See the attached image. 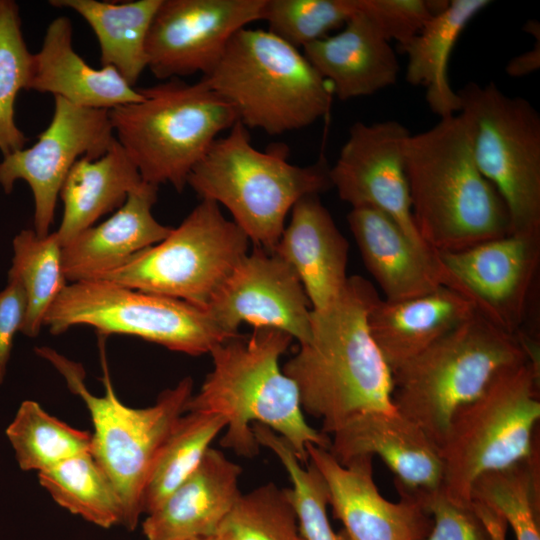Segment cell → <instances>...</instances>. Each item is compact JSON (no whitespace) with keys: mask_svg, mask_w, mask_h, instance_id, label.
I'll use <instances>...</instances> for the list:
<instances>
[{"mask_svg":"<svg viewBox=\"0 0 540 540\" xmlns=\"http://www.w3.org/2000/svg\"><path fill=\"white\" fill-rule=\"evenodd\" d=\"M379 299L370 281L349 277L336 299L311 311L309 339L282 368L298 388L303 412L320 419L328 437L360 414L396 410L392 372L368 327Z\"/></svg>","mask_w":540,"mask_h":540,"instance_id":"obj_1","label":"cell"},{"mask_svg":"<svg viewBox=\"0 0 540 540\" xmlns=\"http://www.w3.org/2000/svg\"><path fill=\"white\" fill-rule=\"evenodd\" d=\"M293 338L275 328H254L216 345L213 368L185 411H205L226 421L220 445L252 458L259 447L252 425L262 424L286 440L303 464L310 445L329 449L330 438L305 419L295 382L279 366Z\"/></svg>","mask_w":540,"mask_h":540,"instance_id":"obj_2","label":"cell"},{"mask_svg":"<svg viewBox=\"0 0 540 540\" xmlns=\"http://www.w3.org/2000/svg\"><path fill=\"white\" fill-rule=\"evenodd\" d=\"M405 162L414 223L432 251H459L510 233L505 203L478 169L460 113L411 134Z\"/></svg>","mask_w":540,"mask_h":540,"instance_id":"obj_3","label":"cell"},{"mask_svg":"<svg viewBox=\"0 0 540 540\" xmlns=\"http://www.w3.org/2000/svg\"><path fill=\"white\" fill-rule=\"evenodd\" d=\"M329 170L323 159L307 166L291 164L286 146L256 149L237 120L214 141L187 184L201 200L226 207L256 247L274 252L294 204L332 188Z\"/></svg>","mask_w":540,"mask_h":540,"instance_id":"obj_4","label":"cell"},{"mask_svg":"<svg viewBox=\"0 0 540 540\" xmlns=\"http://www.w3.org/2000/svg\"><path fill=\"white\" fill-rule=\"evenodd\" d=\"M528 360L539 362V356L519 335L475 312L392 372V402L439 447L461 407L481 395L500 373Z\"/></svg>","mask_w":540,"mask_h":540,"instance_id":"obj_5","label":"cell"},{"mask_svg":"<svg viewBox=\"0 0 540 540\" xmlns=\"http://www.w3.org/2000/svg\"><path fill=\"white\" fill-rule=\"evenodd\" d=\"M248 129L299 130L327 115L333 92L303 52L268 30L240 29L215 68L202 76Z\"/></svg>","mask_w":540,"mask_h":540,"instance_id":"obj_6","label":"cell"},{"mask_svg":"<svg viewBox=\"0 0 540 540\" xmlns=\"http://www.w3.org/2000/svg\"><path fill=\"white\" fill-rule=\"evenodd\" d=\"M143 99L109 110L116 139L142 180L182 192L217 136L238 120L233 107L201 78L139 89Z\"/></svg>","mask_w":540,"mask_h":540,"instance_id":"obj_7","label":"cell"},{"mask_svg":"<svg viewBox=\"0 0 540 540\" xmlns=\"http://www.w3.org/2000/svg\"><path fill=\"white\" fill-rule=\"evenodd\" d=\"M36 352L62 374L69 389L86 405L93 425L90 452L119 495L121 525L134 530L144 515V493L158 455L193 394L192 378L187 376L162 391L153 405L135 408L118 398L105 364V392L97 396L86 387L80 364L50 348H37Z\"/></svg>","mask_w":540,"mask_h":540,"instance_id":"obj_8","label":"cell"},{"mask_svg":"<svg viewBox=\"0 0 540 540\" xmlns=\"http://www.w3.org/2000/svg\"><path fill=\"white\" fill-rule=\"evenodd\" d=\"M540 366L528 360L500 373L452 417L439 446L441 489L453 502L471 505V489L483 474L522 461L539 448Z\"/></svg>","mask_w":540,"mask_h":540,"instance_id":"obj_9","label":"cell"},{"mask_svg":"<svg viewBox=\"0 0 540 540\" xmlns=\"http://www.w3.org/2000/svg\"><path fill=\"white\" fill-rule=\"evenodd\" d=\"M474 161L508 211L510 233L540 236V114L496 84L457 91Z\"/></svg>","mask_w":540,"mask_h":540,"instance_id":"obj_10","label":"cell"},{"mask_svg":"<svg viewBox=\"0 0 540 540\" xmlns=\"http://www.w3.org/2000/svg\"><path fill=\"white\" fill-rule=\"evenodd\" d=\"M90 326L101 335L139 337L169 350L199 356L232 338L205 308L105 280L67 284L43 321L51 334Z\"/></svg>","mask_w":540,"mask_h":540,"instance_id":"obj_11","label":"cell"},{"mask_svg":"<svg viewBox=\"0 0 540 540\" xmlns=\"http://www.w3.org/2000/svg\"><path fill=\"white\" fill-rule=\"evenodd\" d=\"M246 234L202 199L177 228L99 279L207 308L211 298L248 253Z\"/></svg>","mask_w":540,"mask_h":540,"instance_id":"obj_12","label":"cell"},{"mask_svg":"<svg viewBox=\"0 0 540 540\" xmlns=\"http://www.w3.org/2000/svg\"><path fill=\"white\" fill-rule=\"evenodd\" d=\"M116 140L109 110L74 105L55 96L47 128L29 147L3 156L0 185L6 194L17 180L25 181L34 199V231L49 234L61 187L81 158L104 155Z\"/></svg>","mask_w":540,"mask_h":540,"instance_id":"obj_13","label":"cell"},{"mask_svg":"<svg viewBox=\"0 0 540 540\" xmlns=\"http://www.w3.org/2000/svg\"><path fill=\"white\" fill-rule=\"evenodd\" d=\"M442 286L476 313L512 335L521 331L540 262V236L491 239L453 252H436Z\"/></svg>","mask_w":540,"mask_h":540,"instance_id":"obj_14","label":"cell"},{"mask_svg":"<svg viewBox=\"0 0 540 540\" xmlns=\"http://www.w3.org/2000/svg\"><path fill=\"white\" fill-rule=\"evenodd\" d=\"M264 0H162L147 40V68L160 80L208 75L231 38L261 20Z\"/></svg>","mask_w":540,"mask_h":540,"instance_id":"obj_15","label":"cell"},{"mask_svg":"<svg viewBox=\"0 0 540 540\" xmlns=\"http://www.w3.org/2000/svg\"><path fill=\"white\" fill-rule=\"evenodd\" d=\"M411 134L396 120L357 121L350 127L329 175L341 200L352 208L383 212L414 244L432 251L421 239L412 216L405 162Z\"/></svg>","mask_w":540,"mask_h":540,"instance_id":"obj_16","label":"cell"},{"mask_svg":"<svg viewBox=\"0 0 540 540\" xmlns=\"http://www.w3.org/2000/svg\"><path fill=\"white\" fill-rule=\"evenodd\" d=\"M230 337L242 322L275 328L306 342L311 333V304L292 267L274 252L255 247L233 268L207 308Z\"/></svg>","mask_w":540,"mask_h":540,"instance_id":"obj_17","label":"cell"},{"mask_svg":"<svg viewBox=\"0 0 540 540\" xmlns=\"http://www.w3.org/2000/svg\"><path fill=\"white\" fill-rule=\"evenodd\" d=\"M308 461L322 475L333 516L349 540H424L433 520L419 496L399 486L392 502L379 491L373 477V457H355L341 464L322 447L307 448Z\"/></svg>","mask_w":540,"mask_h":540,"instance_id":"obj_18","label":"cell"},{"mask_svg":"<svg viewBox=\"0 0 540 540\" xmlns=\"http://www.w3.org/2000/svg\"><path fill=\"white\" fill-rule=\"evenodd\" d=\"M329 438L328 450L341 464L359 456H377L394 473L395 486L424 492L442 486L438 445L419 425L396 410L360 414Z\"/></svg>","mask_w":540,"mask_h":540,"instance_id":"obj_19","label":"cell"},{"mask_svg":"<svg viewBox=\"0 0 540 540\" xmlns=\"http://www.w3.org/2000/svg\"><path fill=\"white\" fill-rule=\"evenodd\" d=\"M242 468L209 448L200 465L141 523L147 540L212 536L219 533L241 495Z\"/></svg>","mask_w":540,"mask_h":540,"instance_id":"obj_20","label":"cell"},{"mask_svg":"<svg viewBox=\"0 0 540 540\" xmlns=\"http://www.w3.org/2000/svg\"><path fill=\"white\" fill-rule=\"evenodd\" d=\"M157 193V186L143 182L106 221L82 231L63 246L66 280L99 279L165 239L172 228L159 223L152 214Z\"/></svg>","mask_w":540,"mask_h":540,"instance_id":"obj_21","label":"cell"},{"mask_svg":"<svg viewBox=\"0 0 540 540\" xmlns=\"http://www.w3.org/2000/svg\"><path fill=\"white\" fill-rule=\"evenodd\" d=\"M319 195L299 199L274 250L297 274L312 310L326 307L344 289L349 243Z\"/></svg>","mask_w":540,"mask_h":540,"instance_id":"obj_22","label":"cell"},{"mask_svg":"<svg viewBox=\"0 0 540 540\" xmlns=\"http://www.w3.org/2000/svg\"><path fill=\"white\" fill-rule=\"evenodd\" d=\"M363 262L387 301L431 293L442 286L436 252L414 244L383 212L355 207L347 215Z\"/></svg>","mask_w":540,"mask_h":540,"instance_id":"obj_23","label":"cell"},{"mask_svg":"<svg viewBox=\"0 0 540 540\" xmlns=\"http://www.w3.org/2000/svg\"><path fill=\"white\" fill-rule=\"evenodd\" d=\"M303 54L342 101L369 96L397 82L394 49L356 9L335 34L303 48Z\"/></svg>","mask_w":540,"mask_h":540,"instance_id":"obj_24","label":"cell"},{"mask_svg":"<svg viewBox=\"0 0 540 540\" xmlns=\"http://www.w3.org/2000/svg\"><path fill=\"white\" fill-rule=\"evenodd\" d=\"M69 18L59 16L46 28L42 46L34 54L28 90L50 93L87 108L111 110L139 102L143 95L111 66L96 69L74 50Z\"/></svg>","mask_w":540,"mask_h":540,"instance_id":"obj_25","label":"cell"},{"mask_svg":"<svg viewBox=\"0 0 540 540\" xmlns=\"http://www.w3.org/2000/svg\"><path fill=\"white\" fill-rule=\"evenodd\" d=\"M475 313L472 304L452 289L400 301L379 299L368 327L391 372L408 362Z\"/></svg>","mask_w":540,"mask_h":540,"instance_id":"obj_26","label":"cell"},{"mask_svg":"<svg viewBox=\"0 0 540 540\" xmlns=\"http://www.w3.org/2000/svg\"><path fill=\"white\" fill-rule=\"evenodd\" d=\"M143 182L117 139L101 157L76 161L59 193L64 209L55 232L62 247L100 217L120 208L128 194Z\"/></svg>","mask_w":540,"mask_h":540,"instance_id":"obj_27","label":"cell"},{"mask_svg":"<svg viewBox=\"0 0 540 540\" xmlns=\"http://www.w3.org/2000/svg\"><path fill=\"white\" fill-rule=\"evenodd\" d=\"M491 1L450 0L440 12L434 14L423 28L404 46L406 54V81L426 88V101L439 118L456 115L460 99L448 80V62L459 36L468 23Z\"/></svg>","mask_w":540,"mask_h":540,"instance_id":"obj_28","label":"cell"},{"mask_svg":"<svg viewBox=\"0 0 540 540\" xmlns=\"http://www.w3.org/2000/svg\"><path fill=\"white\" fill-rule=\"evenodd\" d=\"M161 1L51 0L49 3L77 12L96 35L101 67H113L133 87L147 68L146 40Z\"/></svg>","mask_w":540,"mask_h":540,"instance_id":"obj_29","label":"cell"},{"mask_svg":"<svg viewBox=\"0 0 540 540\" xmlns=\"http://www.w3.org/2000/svg\"><path fill=\"white\" fill-rule=\"evenodd\" d=\"M40 485L62 508L100 528L121 525L119 495L91 452L37 474Z\"/></svg>","mask_w":540,"mask_h":540,"instance_id":"obj_30","label":"cell"},{"mask_svg":"<svg viewBox=\"0 0 540 540\" xmlns=\"http://www.w3.org/2000/svg\"><path fill=\"white\" fill-rule=\"evenodd\" d=\"M8 278L17 280L26 296V315L21 333L36 337L46 313L67 285L62 266V245L56 232L39 236L23 229L13 239Z\"/></svg>","mask_w":540,"mask_h":540,"instance_id":"obj_31","label":"cell"},{"mask_svg":"<svg viewBox=\"0 0 540 540\" xmlns=\"http://www.w3.org/2000/svg\"><path fill=\"white\" fill-rule=\"evenodd\" d=\"M471 502L498 514L516 540H540V455L487 472L473 484Z\"/></svg>","mask_w":540,"mask_h":540,"instance_id":"obj_32","label":"cell"},{"mask_svg":"<svg viewBox=\"0 0 540 540\" xmlns=\"http://www.w3.org/2000/svg\"><path fill=\"white\" fill-rule=\"evenodd\" d=\"M225 419L205 411H185L167 437L147 483L144 515L154 510L200 465L211 443L225 429Z\"/></svg>","mask_w":540,"mask_h":540,"instance_id":"obj_33","label":"cell"},{"mask_svg":"<svg viewBox=\"0 0 540 540\" xmlns=\"http://www.w3.org/2000/svg\"><path fill=\"white\" fill-rule=\"evenodd\" d=\"M5 433L19 468L37 474L91 449L90 432L70 426L29 399L20 404Z\"/></svg>","mask_w":540,"mask_h":540,"instance_id":"obj_34","label":"cell"},{"mask_svg":"<svg viewBox=\"0 0 540 540\" xmlns=\"http://www.w3.org/2000/svg\"><path fill=\"white\" fill-rule=\"evenodd\" d=\"M260 446L271 450L289 475L291 488H285L305 540H349L345 531L336 532L328 517L329 495L326 483L308 461L303 464L284 438L270 428L252 425Z\"/></svg>","mask_w":540,"mask_h":540,"instance_id":"obj_35","label":"cell"},{"mask_svg":"<svg viewBox=\"0 0 540 540\" xmlns=\"http://www.w3.org/2000/svg\"><path fill=\"white\" fill-rule=\"evenodd\" d=\"M34 64L25 43L19 7L0 0V151L3 156L23 149L27 138L15 122L14 104L20 90H28Z\"/></svg>","mask_w":540,"mask_h":540,"instance_id":"obj_36","label":"cell"},{"mask_svg":"<svg viewBox=\"0 0 540 540\" xmlns=\"http://www.w3.org/2000/svg\"><path fill=\"white\" fill-rule=\"evenodd\" d=\"M219 533L227 540H305L285 488L272 482L242 494Z\"/></svg>","mask_w":540,"mask_h":540,"instance_id":"obj_37","label":"cell"},{"mask_svg":"<svg viewBox=\"0 0 540 540\" xmlns=\"http://www.w3.org/2000/svg\"><path fill=\"white\" fill-rule=\"evenodd\" d=\"M355 0H264L261 20L268 31L300 49L342 28Z\"/></svg>","mask_w":540,"mask_h":540,"instance_id":"obj_38","label":"cell"},{"mask_svg":"<svg viewBox=\"0 0 540 540\" xmlns=\"http://www.w3.org/2000/svg\"><path fill=\"white\" fill-rule=\"evenodd\" d=\"M449 1L439 0H355L363 14L389 42L407 44Z\"/></svg>","mask_w":540,"mask_h":540,"instance_id":"obj_39","label":"cell"},{"mask_svg":"<svg viewBox=\"0 0 540 540\" xmlns=\"http://www.w3.org/2000/svg\"><path fill=\"white\" fill-rule=\"evenodd\" d=\"M433 524L424 540H491V537L471 505L450 500L441 487L434 491L417 492Z\"/></svg>","mask_w":540,"mask_h":540,"instance_id":"obj_40","label":"cell"},{"mask_svg":"<svg viewBox=\"0 0 540 540\" xmlns=\"http://www.w3.org/2000/svg\"><path fill=\"white\" fill-rule=\"evenodd\" d=\"M26 307L21 284L8 278L6 287L0 291V385L5 381L15 335L21 333Z\"/></svg>","mask_w":540,"mask_h":540,"instance_id":"obj_41","label":"cell"},{"mask_svg":"<svg viewBox=\"0 0 540 540\" xmlns=\"http://www.w3.org/2000/svg\"><path fill=\"white\" fill-rule=\"evenodd\" d=\"M523 29L533 35L535 43L531 49L525 51L507 63L506 73L510 77H524L540 68V25L536 20H528Z\"/></svg>","mask_w":540,"mask_h":540,"instance_id":"obj_42","label":"cell"},{"mask_svg":"<svg viewBox=\"0 0 540 540\" xmlns=\"http://www.w3.org/2000/svg\"><path fill=\"white\" fill-rule=\"evenodd\" d=\"M476 513L483 521L491 540H507V524L494 511L479 504L471 502Z\"/></svg>","mask_w":540,"mask_h":540,"instance_id":"obj_43","label":"cell"},{"mask_svg":"<svg viewBox=\"0 0 540 540\" xmlns=\"http://www.w3.org/2000/svg\"><path fill=\"white\" fill-rule=\"evenodd\" d=\"M171 540H227L224 535L218 533L212 536H200V537H182Z\"/></svg>","mask_w":540,"mask_h":540,"instance_id":"obj_44","label":"cell"}]
</instances>
